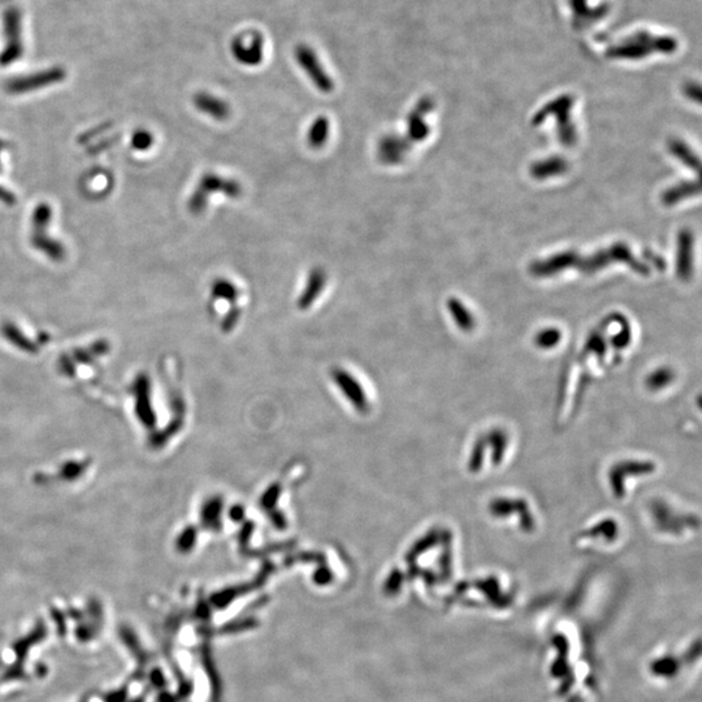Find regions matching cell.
<instances>
[{
	"label": "cell",
	"instance_id": "44dd1931",
	"mask_svg": "<svg viewBox=\"0 0 702 702\" xmlns=\"http://www.w3.org/2000/svg\"><path fill=\"white\" fill-rule=\"evenodd\" d=\"M258 626V622L255 619H241V621H236V622L228 623L225 626H223L220 628V633H237L241 632V631H247V630H251L254 627Z\"/></svg>",
	"mask_w": 702,
	"mask_h": 702
},
{
	"label": "cell",
	"instance_id": "7c38bea8",
	"mask_svg": "<svg viewBox=\"0 0 702 702\" xmlns=\"http://www.w3.org/2000/svg\"><path fill=\"white\" fill-rule=\"evenodd\" d=\"M327 278L328 277H327L325 271L320 267L313 268L309 273L304 288L302 290L298 302H297L300 310L310 309L312 303L319 298V296L322 294L324 287L327 284Z\"/></svg>",
	"mask_w": 702,
	"mask_h": 702
},
{
	"label": "cell",
	"instance_id": "2e32d148",
	"mask_svg": "<svg viewBox=\"0 0 702 702\" xmlns=\"http://www.w3.org/2000/svg\"><path fill=\"white\" fill-rule=\"evenodd\" d=\"M668 150L675 158H678L681 163H684L687 167L694 169L696 172L700 171V161H699V158L693 154V151L683 141L677 138L670 139L668 141Z\"/></svg>",
	"mask_w": 702,
	"mask_h": 702
},
{
	"label": "cell",
	"instance_id": "52a82bcc",
	"mask_svg": "<svg viewBox=\"0 0 702 702\" xmlns=\"http://www.w3.org/2000/svg\"><path fill=\"white\" fill-rule=\"evenodd\" d=\"M413 149V143L397 134H386L378 142V159L386 165H397L402 163L406 154Z\"/></svg>",
	"mask_w": 702,
	"mask_h": 702
},
{
	"label": "cell",
	"instance_id": "9a60e30c",
	"mask_svg": "<svg viewBox=\"0 0 702 702\" xmlns=\"http://www.w3.org/2000/svg\"><path fill=\"white\" fill-rule=\"evenodd\" d=\"M699 193H700L699 181H685L668 189L662 196V202L666 206H674L680 200H684L692 196H697Z\"/></svg>",
	"mask_w": 702,
	"mask_h": 702
},
{
	"label": "cell",
	"instance_id": "277c9868",
	"mask_svg": "<svg viewBox=\"0 0 702 702\" xmlns=\"http://www.w3.org/2000/svg\"><path fill=\"white\" fill-rule=\"evenodd\" d=\"M571 104H572L571 98H561L559 101L553 102L548 107L542 108L541 111L533 117V121H532L533 125H540L544 121V118L548 116H558V118H559L558 120V123H559L558 137L564 146H572L576 142V130L568 117Z\"/></svg>",
	"mask_w": 702,
	"mask_h": 702
},
{
	"label": "cell",
	"instance_id": "5b68a950",
	"mask_svg": "<svg viewBox=\"0 0 702 702\" xmlns=\"http://www.w3.org/2000/svg\"><path fill=\"white\" fill-rule=\"evenodd\" d=\"M296 60L300 68L306 72L309 79L319 92L329 94L333 92L334 83L331 76L325 72L316 54L309 46H298L296 50Z\"/></svg>",
	"mask_w": 702,
	"mask_h": 702
},
{
	"label": "cell",
	"instance_id": "ba28073f",
	"mask_svg": "<svg viewBox=\"0 0 702 702\" xmlns=\"http://www.w3.org/2000/svg\"><path fill=\"white\" fill-rule=\"evenodd\" d=\"M433 108V101L431 98H423L416 104L414 110L407 116V136L413 145L423 142L429 136L431 130L426 123V115Z\"/></svg>",
	"mask_w": 702,
	"mask_h": 702
},
{
	"label": "cell",
	"instance_id": "603a6c76",
	"mask_svg": "<svg viewBox=\"0 0 702 702\" xmlns=\"http://www.w3.org/2000/svg\"><path fill=\"white\" fill-rule=\"evenodd\" d=\"M0 202L7 206H14L17 202V198L8 189L0 186Z\"/></svg>",
	"mask_w": 702,
	"mask_h": 702
},
{
	"label": "cell",
	"instance_id": "9c48e42d",
	"mask_svg": "<svg viewBox=\"0 0 702 702\" xmlns=\"http://www.w3.org/2000/svg\"><path fill=\"white\" fill-rule=\"evenodd\" d=\"M64 73L60 70H48L42 72L39 74H34L30 77H23L13 80L7 85V92L11 94H23L32 90H37L39 87H43L47 85H51L54 82L63 80Z\"/></svg>",
	"mask_w": 702,
	"mask_h": 702
},
{
	"label": "cell",
	"instance_id": "ffe728a7",
	"mask_svg": "<svg viewBox=\"0 0 702 702\" xmlns=\"http://www.w3.org/2000/svg\"><path fill=\"white\" fill-rule=\"evenodd\" d=\"M152 145H154V136L146 129H141L138 132H136L132 137V146L136 150L147 151Z\"/></svg>",
	"mask_w": 702,
	"mask_h": 702
},
{
	"label": "cell",
	"instance_id": "5bb4252c",
	"mask_svg": "<svg viewBox=\"0 0 702 702\" xmlns=\"http://www.w3.org/2000/svg\"><path fill=\"white\" fill-rule=\"evenodd\" d=\"M567 168H568L567 161L559 156H557V158L554 156L548 161L535 163L530 167V174L537 180H544V178L553 177V176L562 174L567 171Z\"/></svg>",
	"mask_w": 702,
	"mask_h": 702
},
{
	"label": "cell",
	"instance_id": "7402d4cb",
	"mask_svg": "<svg viewBox=\"0 0 702 702\" xmlns=\"http://www.w3.org/2000/svg\"><path fill=\"white\" fill-rule=\"evenodd\" d=\"M238 318H240V310H238L237 307H231V311L227 313V316H225V319H224V322H223L224 329H225V331L231 329V327H233V325L237 322V320H238Z\"/></svg>",
	"mask_w": 702,
	"mask_h": 702
},
{
	"label": "cell",
	"instance_id": "d6986e66",
	"mask_svg": "<svg viewBox=\"0 0 702 702\" xmlns=\"http://www.w3.org/2000/svg\"><path fill=\"white\" fill-rule=\"evenodd\" d=\"M448 306H449L450 312L454 315L455 320H457V322H458L461 327H463V328H467V327H470V325H471V318H470L468 312L466 311L464 306H462V303L460 300L451 298V300H449V302H448ZM463 328H462V329H463Z\"/></svg>",
	"mask_w": 702,
	"mask_h": 702
},
{
	"label": "cell",
	"instance_id": "4fadbf2b",
	"mask_svg": "<svg viewBox=\"0 0 702 702\" xmlns=\"http://www.w3.org/2000/svg\"><path fill=\"white\" fill-rule=\"evenodd\" d=\"M331 136V121L325 116H319L312 121L307 132V143L311 149L319 150L324 147Z\"/></svg>",
	"mask_w": 702,
	"mask_h": 702
},
{
	"label": "cell",
	"instance_id": "ac0fdd59",
	"mask_svg": "<svg viewBox=\"0 0 702 702\" xmlns=\"http://www.w3.org/2000/svg\"><path fill=\"white\" fill-rule=\"evenodd\" d=\"M337 381L340 382V385L342 386L346 394L350 395V398L353 400L351 402L355 403L358 407H362L364 404L363 393L360 391V388H358L355 381L353 380L351 378H347L346 375H337Z\"/></svg>",
	"mask_w": 702,
	"mask_h": 702
},
{
	"label": "cell",
	"instance_id": "e0dca14e",
	"mask_svg": "<svg viewBox=\"0 0 702 702\" xmlns=\"http://www.w3.org/2000/svg\"><path fill=\"white\" fill-rule=\"evenodd\" d=\"M211 296L215 300H227L234 303L238 300V289L236 284L227 278H216L211 285Z\"/></svg>",
	"mask_w": 702,
	"mask_h": 702
},
{
	"label": "cell",
	"instance_id": "8fae6325",
	"mask_svg": "<svg viewBox=\"0 0 702 702\" xmlns=\"http://www.w3.org/2000/svg\"><path fill=\"white\" fill-rule=\"evenodd\" d=\"M196 110L218 121H224L231 116V105L224 99L208 92H198L194 96Z\"/></svg>",
	"mask_w": 702,
	"mask_h": 702
},
{
	"label": "cell",
	"instance_id": "30bf717a",
	"mask_svg": "<svg viewBox=\"0 0 702 702\" xmlns=\"http://www.w3.org/2000/svg\"><path fill=\"white\" fill-rule=\"evenodd\" d=\"M677 273L681 281H690L693 273V234L688 229L679 231Z\"/></svg>",
	"mask_w": 702,
	"mask_h": 702
},
{
	"label": "cell",
	"instance_id": "7a4b0ae2",
	"mask_svg": "<svg viewBox=\"0 0 702 702\" xmlns=\"http://www.w3.org/2000/svg\"><path fill=\"white\" fill-rule=\"evenodd\" d=\"M218 193L236 199L242 196V186L237 180L220 176L218 173H205L189 198V211L194 215L202 214L207 208L209 196Z\"/></svg>",
	"mask_w": 702,
	"mask_h": 702
},
{
	"label": "cell",
	"instance_id": "6da1fadb",
	"mask_svg": "<svg viewBox=\"0 0 702 702\" xmlns=\"http://www.w3.org/2000/svg\"><path fill=\"white\" fill-rule=\"evenodd\" d=\"M626 263L634 272L641 275H649L650 269L648 265L641 263L633 256L631 249L626 243H615L610 249H605L592 254L588 258H583L576 253H562L554 255L549 259L535 262L530 265V273L536 277H550L559 273L564 269L575 268L577 271L592 275L601 271L612 263Z\"/></svg>",
	"mask_w": 702,
	"mask_h": 702
},
{
	"label": "cell",
	"instance_id": "8992f818",
	"mask_svg": "<svg viewBox=\"0 0 702 702\" xmlns=\"http://www.w3.org/2000/svg\"><path fill=\"white\" fill-rule=\"evenodd\" d=\"M234 59L247 67L260 64L263 60V39L255 33L238 35L231 43Z\"/></svg>",
	"mask_w": 702,
	"mask_h": 702
},
{
	"label": "cell",
	"instance_id": "3957f363",
	"mask_svg": "<svg viewBox=\"0 0 702 702\" xmlns=\"http://www.w3.org/2000/svg\"><path fill=\"white\" fill-rule=\"evenodd\" d=\"M52 219V208L48 203H39L33 211L32 216V237L30 242L38 251L45 254L48 259L54 262H61L65 259L67 251L61 242L56 241L48 236V225Z\"/></svg>",
	"mask_w": 702,
	"mask_h": 702
}]
</instances>
